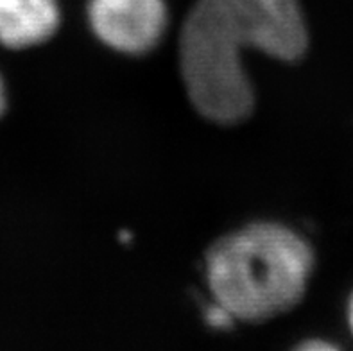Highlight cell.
Segmentation results:
<instances>
[{
	"label": "cell",
	"mask_w": 353,
	"mask_h": 351,
	"mask_svg": "<svg viewBox=\"0 0 353 351\" xmlns=\"http://www.w3.org/2000/svg\"><path fill=\"white\" fill-rule=\"evenodd\" d=\"M205 319H206V323H208V325H210L212 328H215V330L232 328L233 323L237 321L232 312L228 310V308H224L223 305L215 301V299H214V303H212V305H208V307H206Z\"/></svg>",
	"instance_id": "cell-5"
},
{
	"label": "cell",
	"mask_w": 353,
	"mask_h": 351,
	"mask_svg": "<svg viewBox=\"0 0 353 351\" xmlns=\"http://www.w3.org/2000/svg\"><path fill=\"white\" fill-rule=\"evenodd\" d=\"M88 18L99 40L125 54H145L167 26L163 0H90Z\"/></svg>",
	"instance_id": "cell-3"
},
{
	"label": "cell",
	"mask_w": 353,
	"mask_h": 351,
	"mask_svg": "<svg viewBox=\"0 0 353 351\" xmlns=\"http://www.w3.org/2000/svg\"><path fill=\"white\" fill-rule=\"evenodd\" d=\"M58 26L56 0H0V43L9 49L49 40Z\"/></svg>",
	"instance_id": "cell-4"
},
{
	"label": "cell",
	"mask_w": 353,
	"mask_h": 351,
	"mask_svg": "<svg viewBox=\"0 0 353 351\" xmlns=\"http://www.w3.org/2000/svg\"><path fill=\"white\" fill-rule=\"evenodd\" d=\"M312 267L310 245L274 223L250 224L224 235L206 253L214 299L248 323L294 308L305 296Z\"/></svg>",
	"instance_id": "cell-2"
},
{
	"label": "cell",
	"mask_w": 353,
	"mask_h": 351,
	"mask_svg": "<svg viewBox=\"0 0 353 351\" xmlns=\"http://www.w3.org/2000/svg\"><path fill=\"white\" fill-rule=\"evenodd\" d=\"M4 110V86H2V79H0V113Z\"/></svg>",
	"instance_id": "cell-8"
},
{
	"label": "cell",
	"mask_w": 353,
	"mask_h": 351,
	"mask_svg": "<svg viewBox=\"0 0 353 351\" xmlns=\"http://www.w3.org/2000/svg\"><path fill=\"white\" fill-rule=\"evenodd\" d=\"M309 32L298 0H197L179 36V68L197 113L215 124L244 122L255 92L242 67L246 50L296 61Z\"/></svg>",
	"instance_id": "cell-1"
},
{
	"label": "cell",
	"mask_w": 353,
	"mask_h": 351,
	"mask_svg": "<svg viewBox=\"0 0 353 351\" xmlns=\"http://www.w3.org/2000/svg\"><path fill=\"white\" fill-rule=\"evenodd\" d=\"M301 350H334V346L328 343H321V341H316V343H314V341H310V343L303 344V346H301Z\"/></svg>",
	"instance_id": "cell-6"
},
{
	"label": "cell",
	"mask_w": 353,
	"mask_h": 351,
	"mask_svg": "<svg viewBox=\"0 0 353 351\" xmlns=\"http://www.w3.org/2000/svg\"><path fill=\"white\" fill-rule=\"evenodd\" d=\"M348 321H350V328H352V332H353V294H352V298H350V303H348Z\"/></svg>",
	"instance_id": "cell-7"
}]
</instances>
